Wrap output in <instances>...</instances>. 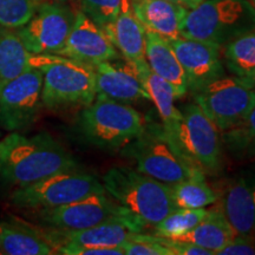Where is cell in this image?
<instances>
[{
	"mask_svg": "<svg viewBox=\"0 0 255 255\" xmlns=\"http://www.w3.org/2000/svg\"><path fill=\"white\" fill-rule=\"evenodd\" d=\"M36 66V55L25 46L17 31L0 27V83Z\"/></svg>",
	"mask_w": 255,
	"mask_h": 255,
	"instance_id": "cell-24",
	"label": "cell"
},
{
	"mask_svg": "<svg viewBox=\"0 0 255 255\" xmlns=\"http://www.w3.org/2000/svg\"><path fill=\"white\" fill-rule=\"evenodd\" d=\"M221 136L223 146L234 157H255V105L240 123L221 132Z\"/></svg>",
	"mask_w": 255,
	"mask_h": 255,
	"instance_id": "cell-27",
	"label": "cell"
},
{
	"mask_svg": "<svg viewBox=\"0 0 255 255\" xmlns=\"http://www.w3.org/2000/svg\"><path fill=\"white\" fill-rule=\"evenodd\" d=\"M131 65L149 96V101L154 103L162 120V124L164 127H169L180 120L182 113L175 107V101L177 97L173 87L149 68L146 59Z\"/></svg>",
	"mask_w": 255,
	"mask_h": 255,
	"instance_id": "cell-22",
	"label": "cell"
},
{
	"mask_svg": "<svg viewBox=\"0 0 255 255\" xmlns=\"http://www.w3.org/2000/svg\"><path fill=\"white\" fill-rule=\"evenodd\" d=\"M0 255H2V254H1V252H0Z\"/></svg>",
	"mask_w": 255,
	"mask_h": 255,
	"instance_id": "cell-37",
	"label": "cell"
},
{
	"mask_svg": "<svg viewBox=\"0 0 255 255\" xmlns=\"http://www.w3.org/2000/svg\"><path fill=\"white\" fill-rule=\"evenodd\" d=\"M124 255H171L164 245L159 244L157 235L136 233L129 240L121 245Z\"/></svg>",
	"mask_w": 255,
	"mask_h": 255,
	"instance_id": "cell-31",
	"label": "cell"
},
{
	"mask_svg": "<svg viewBox=\"0 0 255 255\" xmlns=\"http://www.w3.org/2000/svg\"><path fill=\"white\" fill-rule=\"evenodd\" d=\"M75 17L76 12L65 4L44 1L33 17L15 31L33 55H57L68 39Z\"/></svg>",
	"mask_w": 255,
	"mask_h": 255,
	"instance_id": "cell-12",
	"label": "cell"
},
{
	"mask_svg": "<svg viewBox=\"0 0 255 255\" xmlns=\"http://www.w3.org/2000/svg\"><path fill=\"white\" fill-rule=\"evenodd\" d=\"M57 55L95 68L101 63L117 59L120 53L103 28L77 11L68 39Z\"/></svg>",
	"mask_w": 255,
	"mask_h": 255,
	"instance_id": "cell-14",
	"label": "cell"
},
{
	"mask_svg": "<svg viewBox=\"0 0 255 255\" xmlns=\"http://www.w3.org/2000/svg\"><path fill=\"white\" fill-rule=\"evenodd\" d=\"M103 30L126 62L137 64L145 60L146 31L133 14L130 0H126L120 14Z\"/></svg>",
	"mask_w": 255,
	"mask_h": 255,
	"instance_id": "cell-19",
	"label": "cell"
},
{
	"mask_svg": "<svg viewBox=\"0 0 255 255\" xmlns=\"http://www.w3.org/2000/svg\"><path fill=\"white\" fill-rule=\"evenodd\" d=\"M0 252L6 255H51L55 248L46 238L26 226L0 223Z\"/></svg>",
	"mask_w": 255,
	"mask_h": 255,
	"instance_id": "cell-23",
	"label": "cell"
},
{
	"mask_svg": "<svg viewBox=\"0 0 255 255\" xmlns=\"http://www.w3.org/2000/svg\"><path fill=\"white\" fill-rule=\"evenodd\" d=\"M76 168L73 156L47 132L27 137L13 131L0 141V178L17 188Z\"/></svg>",
	"mask_w": 255,
	"mask_h": 255,
	"instance_id": "cell-1",
	"label": "cell"
},
{
	"mask_svg": "<svg viewBox=\"0 0 255 255\" xmlns=\"http://www.w3.org/2000/svg\"><path fill=\"white\" fill-rule=\"evenodd\" d=\"M169 43L186 73L188 91L195 94L210 82L226 75L222 47L184 37Z\"/></svg>",
	"mask_w": 255,
	"mask_h": 255,
	"instance_id": "cell-13",
	"label": "cell"
},
{
	"mask_svg": "<svg viewBox=\"0 0 255 255\" xmlns=\"http://www.w3.org/2000/svg\"><path fill=\"white\" fill-rule=\"evenodd\" d=\"M145 59L149 68L173 87L177 100L186 96V73L169 40L146 31Z\"/></svg>",
	"mask_w": 255,
	"mask_h": 255,
	"instance_id": "cell-20",
	"label": "cell"
},
{
	"mask_svg": "<svg viewBox=\"0 0 255 255\" xmlns=\"http://www.w3.org/2000/svg\"><path fill=\"white\" fill-rule=\"evenodd\" d=\"M96 97H103L120 103L149 101V96L131 64L117 66L104 62L95 66Z\"/></svg>",
	"mask_w": 255,
	"mask_h": 255,
	"instance_id": "cell-17",
	"label": "cell"
},
{
	"mask_svg": "<svg viewBox=\"0 0 255 255\" xmlns=\"http://www.w3.org/2000/svg\"><path fill=\"white\" fill-rule=\"evenodd\" d=\"M41 2H58V4H66V2L70 1V0H40Z\"/></svg>",
	"mask_w": 255,
	"mask_h": 255,
	"instance_id": "cell-35",
	"label": "cell"
},
{
	"mask_svg": "<svg viewBox=\"0 0 255 255\" xmlns=\"http://www.w3.org/2000/svg\"><path fill=\"white\" fill-rule=\"evenodd\" d=\"M124 2L126 0H78V11L104 28L120 14Z\"/></svg>",
	"mask_w": 255,
	"mask_h": 255,
	"instance_id": "cell-30",
	"label": "cell"
},
{
	"mask_svg": "<svg viewBox=\"0 0 255 255\" xmlns=\"http://www.w3.org/2000/svg\"><path fill=\"white\" fill-rule=\"evenodd\" d=\"M182 116L164 127L187 158L205 175H215L223 167L221 131L196 103L188 104Z\"/></svg>",
	"mask_w": 255,
	"mask_h": 255,
	"instance_id": "cell-7",
	"label": "cell"
},
{
	"mask_svg": "<svg viewBox=\"0 0 255 255\" xmlns=\"http://www.w3.org/2000/svg\"><path fill=\"white\" fill-rule=\"evenodd\" d=\"M167 1H171V2H176V4H180L184 6V7L190 9L194 8L195 6H197L200 2H202L203 0H167Z\"/></svg>",
	"mask_w": 255,
	"mask_h": 255,
	"instance_id": "cell-34",
	"label": "cell"
},
{
	"mask_svg": "<svg viewBox=\"0 0 255 255\" xmlns=\"http://www.w3.org/2000/svg\"><path fill=\"white\" fill-rule=\"evenodd\" d=\"M122 154L133 161L137 171L169 186L206 177L178 148L163 124L145 121L142 132L124 146Z\"/></svg>",
	"mask_w": 255,
	"mask_h": 255,
	"instance_id": "cell-2",
	"label": "cell"
},
{
	"mask_svg": "<svg viewBox=\"0 0 255 255\" xmlns=\"http://www.w3.org/2000/svg\"><path fill=\"white\" fill-rule=\"evenodd\" d=\"M127 215L132 214L107 193L92 194L55 208L39 209L41 223L58 233L83 231L107 220Z\"/></svg>",
	"mask_w": 255,
	"mask_h": 255,
	"instance_id": "cell-11",
	"label": "cell"
},
{
	"mask_svg": "<svg viewBox=\"0 0 255 255\" xmlns=\"http://www.w3.org/2000/svg\"><path fill=\"white\" fill-rule=\"evenodd\" d=\"M170 191L177 208H206L218 202V191L206 182V177L189 178L170 184Z\"/></svg>",
	"mask_w": 255,
	"mask_h": 255,
	"instance_id": "cell-26",
	"label": "cell"
},
{
	"mask_svg": "<svg viewBox=\"0 0 255 255\" xmlns=\"http://www.w3.org/2000/svg\"><path fill=\"white\" fill-rule=\"evenodd\" d=\"M218 255H255V238L237 234Z\"/></svg>",
	"mask_w": 255,
	"mask_h": 255,
	"instance_id": "cell-33",
	"label": "cell"
},
{
	"mask_svg": "<svg viewBox=\"0 0 255 255\" xmlns=\"http://www.w3.org/2000/svg\"><path fill=\"white\" fill-rule=\"evenodd\" d=\"M105 193L145 225L155 226L177 207L170 186L129 167H113L103 176Z\"/></svg>",
	"mask_w": 255,
	"mask_h": 255,
	"instance_id": "cell-3",
	"label": "cell"
},
{
	"mask_svg": "<svg viewBox=\"0 0 255 255\" xmlns=\"http://www.w3.org/2000/svg\"><path fill=\"white\" fill-rule=\"evenodd\" d=\"M40 0H0V27L24 26L36 13Z\"/></svg>",
	"mask_w": 255,
	"mask_h": 255,
	"instance_id": "cell-29",
	"label": "cell"
},
{
	"mask_svg": "<svg viewBox=\"0 0 255 255\" xmlns=\"http://www.w3.org/2000/svg\"><path fill=\"white\" fill-rule=\"evenodd\" d=\"M98 193H105L103 183L92 174L76 168L17 188L12 193L11 201L20 208L39 210L68 205Z\"/></svg>",
	"mask_w": 255,
	"mask_h": 255,
	"instance_id": "cell-8",
	"label": "cell"
},
{
	"mask_svg": "<svg viewBox=\"0 0 255 255\" xmlns=\"http://www.w3.org/2000/svg\"><path fill=\"white\" fill-rule=\"evenodd\" d=\"M194 100L223 132L240 123L254 107L255 88L225 75L196 91Z\"/></svg>",
	"mask_w": 255,
	"mask_h": 255,
	"instance_id": "cell-9",
	"label": "cell"
},
{
	"mask_svg": "<svg viewBox=\"0 0 255 255\" xmlns=\"http://www.w3.org/2000/svg\"><path fill=\"white\" fill-rule=\"evenodd\" d=\"M216 206L238 235L255 238V174H239L223 184Z\"/></svg>",
	"mask_w": 255,
	"mask_h": 255,
	"instance_id": "cell-15",
	"label": "cell"
},
{
	"mask_svg": "<svg viewBox=\"0 0 255 255\" xmlns=\"http://www.w3.org/2000/svg\"><path fill=\"white\" fill-rule=\"evenodd\" d=\"M43 71L41 103L47 109L87 107L96 98L95 69L58 55H36Z\"/></svg>",
	"mask_w": 255,
	"mask_h": 255,
	"instance_id": "cell-6",
	"label": "cell"
},
{
	"mask_svg": "<svg viewBox=\"0 0 255 255\" xmlns=\"http://www.w3.org/2000/svg\"><path fill=\"white\" fill-rule=\"evenodd\" d=\"M255 30V7L250 0H203L188 9L181 37L223 47Z\"/></svg>",
	"mask_w": 255,
	"mask_h": 255,
	"instance_id": "cell-4",
	"label": "cell"
},
{
	"mask_svg": "<svg viewBox=\"0 0 255 255\" xmlns=\"http://www.w3.org/2000/svg\"><path fill=\"white\" fill-rule=\"evenodd\" d=\"M158 241L159 244L164 245L171 252V255H213L210 251H207L205 248L190 244V242L174 240V239L163 237H158Z\"/></svg>",
	"mask_w": 255,
	"mask_h": 255,
	"instance_id": "cell-32",
	"label": "cell"
},
{
	"mask_svg": "<svg viewBox=\"0 0 255 255\" xmlns=\"http://www.w3.org/2000/svg\"><path fill=\"white\" fill-rule=\"evenodd\" d=\"M237 233L229 225L227 219L222 214L221 209L214 206L208 210V214L191 231L174 240L190 242L210 251L213 255L218 254L235 238Z\"/></svg>",
	"mask_w": 255,
	"mask_h": 255,
	"instance_id": "cell-21",
	"label": "cell"
},
{
	"mask_svg": "<svg viewBox=\"0 0 255 255\" xmlns=\"http://www.w3.org/2000/svg\"><path fill=\"white\" fill-rule=\"evenodd\" d=\"M222 60L232 76L255 88V30L223 46Z\"/></svg>",
	"mask_w": 255,
	"mask_h": 255,
	"instance_id": "cell-25",
	"label": "cell"
},
{
	"mask_svg": "<svg viewBox=\"0 0 255 255\" xmlns=\"http://www.w3.org/2000/svg\"><path fill=\"white\" fill-rule=\"evenodd\" d=\"M41 90L43 71L37 66L0 83V127L11 132L30 127L43 107Z\"/></svg>",
	"mask_w": 255,
	"mask_h": 255,
	"instance_id": "cell-10",
	"label": "cell"
},
{
	"mask_svg": "<svg viewBox=\"0 0 255 255\" xmlns=\"http://www.w3.org/2000/svg\"><path fill=\"white\" fill-rule=\"evenodd\" d=\"M250 1L252 2V4H253V6L255 7V0H250Z\"/></svg>",
	"mask_w": 255,
	"mask_h": 255,
	"instance_id": "cell-36",
	"label": "cell"
},
{
	"mask_svg": "<svg viewBox=\"0 0 255 255\" xmlns=\"http://www.w3.org/2000/svg\"><path fill=\"white\" fill-rule=\"evenodd\" d=\"M135 17L145 31L167 40L181 37V26L188 8L167 0H130Z\"/></svg>",
	"mask_w": 255,
	"mask_h": 255,
	"instance_id": "cell-18",
	"label": "cell"
},
{
	"mask_svg": "<svg viewBox=\"0 0 255 255\" xmlns=\"http://www.w3.org/2000/svg\"><path fill=\"white\" fill-rule=\"evenodd\" d=\"M206 208H176L155 225V235L168 239L181 237L191 231L208 214Z\"/></svg>",
	"mask_w": 255,
	"mask_h": 255,
	"instance_id": "cell-28",
	"label": "cell"
},
{
	"mask_svg": "<svg viewBox=\"0 0 255 255\" xmlns=\"http://www.w3.org/2000/svg\"><path fill=\"white\" fill-rule=\"evenodd\" d=\"M145 119L129 104L96 97L79 115L83 138L104 150H120L142 132Z\"/></svg>",
	"mask_w": 255,
	"mask_h": 255,
	"instance_id": "cell-5",
	"label": "cell"
},
{
	"mask_svg": "<svg viewBox=\"0 0 255 255\" xmlns=\"http://www.w3.org/2000/svg\"><path fill=\"white\" fill-rule=\"evenodd\" d=\"M135 215L120 216L96 225L94 227L83 229L78 232L58 233L55 232V237L47 239L52 245L59 241V245H73L82 247H100V248H116L129 240L136 233H142L145 227ZM58 245L55 246L56 247Z\"/></svg>",
	"mask_w": 255,
	"mask_h": 255,
	"instance_id": "cell-16",
	"label": "cell"
}]
</instances>
